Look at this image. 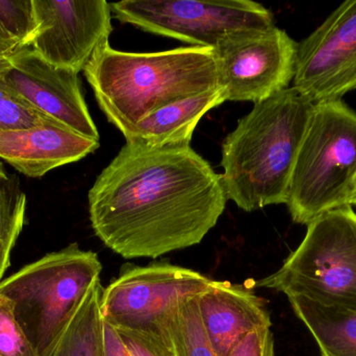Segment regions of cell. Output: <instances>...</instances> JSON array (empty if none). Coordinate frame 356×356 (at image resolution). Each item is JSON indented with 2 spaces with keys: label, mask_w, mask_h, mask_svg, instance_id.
<instances>
[{
  "label": "cell",
  "mask_w": 356,
  "mask_h": 356,
  "mask_svg": "<svg viewBox=\"0 0 356 356\" xmlns=\"http://www.w3.org/2000/svg\"><path fill=\"white\" fill-rule=\"evenodd\" d=\"M26 196L0 165V284L10 252L24 226Z\"/></svg>",
  "instance_id": "19"
},
{
  "label": "cell",
  "mask_w": 356,
  "mask_h": 356,
  "mask_svg": "<svg viewBox=\"0 0 356 356\" xmlns=\"http://www.w3.org/2000/svg\"><path fill=\"white\" fill-rule=\"evenodd\" d=\"M35 31L33 0H0V56L31 47Z\"/></svg>",
  "instance_id": "20"
},
{
  "label": "cell",
  "mask_w": 356,
  "mask_h": 356,
  "mask_svg": "<svg viewBox=\"0 0 356 356\" xmlns=\"http://www.w3.org/2000/svg\"><path fill=\"white\" fill-rule=\"evenodd\" d=\"M104 288L94 282L65 326L49 356H99L102 319L100 301Z\"/></svg>",
  "instance_id": "17"
},
{
  "label": "cell",
  "mask_w": 356,
  "mask_h": 356,
  "mask_svg": "<svg viewBox=\"0 0 356 356\" xmlns=\"http://www.w3.org/2000/svg\"><path fill=\"white\" fill-rule=\"evenodd\" d=\"M295 315L315 339L322 356H356V314L289 297Z\"/></svg>",
  "instance_id": "16"
},
{
  "label": "cell",
  "mask_w": 356,
  "mask_h": 356,
  "mask_svg": "<svg viewBox=\"0 0 356 356\" xmlns=\"http://www.w3.org/2000/svg\"><path fill=\"white\" fill-rule=\"evenodd\" d=\"M255 286L356 314V213L353 207L334 209L314 219L298 248L280 269Z\"/></svg>",
  "instance_id": "6"
},
{
  "label": "cell",
  "mask_w": 356,
  "mask_h": 356,
  "mask_svg": "<svg viewBox=\"0 0 356 356\" xmlns=\"http://www.w3.org/2000/svg\"><path fill=\"white\" fill-rule=\"evenodd\" d=\"M131 356H177L162 323L150 327H115Z\"/></svg>",
  "instance_id": "21"
},
{
  "label": "cell",
  "mask_w": 356,
  "mask_h": 356,
  "mask_svg": "<svg viewBox=\"0 0 356 356\" xmlns=\"http://www.w3.org/2000/svg\"><path fill=\"white\" fill-rule=\"evenodd\" d=\"M111 10L120 22L200 47H215L232 31L274 25L272 13L251 0H124Z\"/></svg>",
  "instance_id": "7"
},
{
  "label": "cell",
  "mask_w": 356,
  "mask_h": 356,
  "mask_svg": "<svg viewBox=\"0 0 356 356\" xmlns=\"http://www.w3.org/2000/svg\"><path fill=\"white\" fill-rule=\"evenodd\" d=\"M297 45L275 25L225 33L213 47L226 102L267 100L290 87Z\"/></svg>",
  "instance_id": "8"
},
{
  "label": "cell",
  "mask_w": 356,
  "mask_h": 356,
  "mask_svg": "<svg viewBox=\"0 0 356 356\" xmlns=\"http://www.w3.org/2000/svg\"><path fill=\"white\" fill-rule=\"evenodd\" d=\"M227 356H274L271 327L259 328L243 336Z\"/></svg>",
  "instance_id": "24"
},
{
  "label": "cell",
  "mask_w": 356,
  "mask_h": 356,
  "mask_svg": "<svg viewBox=\"0 0 356 356\" xmlns=\"http://www.w3.org/2000/svg\"><path fill=\"white\" fill-rule=\"evenodd\" d=\"M102 265L96 253L72 244L26 265L0 284L37 356H49Z\"/></svg>",
  "instance_id": "5"
},
{
  "label": "cell",
  "mask_w": 356,
  "mask_h": 356,
  "mask_svg": "<svg viewBox=\"0 0 356 356\" xmlns=\"http://www.w3.org/2000/svg\"><path fill=\"white\" fill-rule=\"evenodd\" d=\"M54 121L29 106L0 84V131L29 129Z\"/></svg>",
  "instance_id": "22"
},
{
  "label": "cell",
  "mask_w": 356,
  "mask_h": 356,
  "mask_svg": "<svg viewBox=\"0 0 356 356\" xmlns=\"http://www.w3.org/2000/svg\"><path fill=\"white\" fill-rule=\"evenodd\" d=\"M202 274L168 263L129 267L104 288L102 318L114 327H150L211 284Z\"/></svg>",
  "instance_id": "9"
},
{
  "label": "cell",
  "mask_w": 356,
  "mask_h": 356,
  "mask_svg": "<svg viewBox=\"0 0 356 356\" xmlns=\"http://www.w3.org/2000/svg\"><path fill=\"white\" fill-rule=\"evenodd\" d=\"M56 121L29 129L0 131V159L29 178H41L63 165L76 162L99 148Z\"/></svg>",
  "instance_id": "13"
},
{
  "label": "cell",
  "mask_w": 356,
  "mask_h": 356,
  "mask_svg": "<svg viewBox=\"0 0 356 356\" xmlns=\"http://www.w3.org/2000/svg\"><path fill=\"white\" fill-rule=\"evenodd\" d=\"M99 356H131L116 328L104 320L102 324Z\"/></svg>",
  "instance_id": "25"
},
{
  "label": "cell",
  "mask_w": 356,
  "mask_h": 356,
  "mask_svg": "<svg viewBox=\"0 0 356 356\" xmlns=\"http://www.w3.org/2000/svg\"><path fill=\"white\" fill-rule=\"evenodd\" d=\"M197 302L205 332L218 356H227L249 332L272 325L263 299L241 284L211 280L197 296Z\"/></svg>",
  "instance_id": "14"
},
{
  "label": "cell",
  "mask_w": 356,
  "mask_h": 356,
  "mask_svg": "<svg viewBox=\"0 0 356 356\" xmlns=\"http://www.w3.org/2000/svg\"><path fill=\"white\" fill-rule=\"evenodd\" d=\"M97 238L125 259L196 246L217 225L227 196L221 175L190 146L127 142L88 194Z\"/></svg>",
  "instance_id": "1"
},
{
  "label": "cell",
  "mask_w": 356,
  "mask_h": 356,
  "mask_svg": "<svg viewBox=\"0 0 356 356\" xmlns=\"http://www.w3.org/2000/svg\"><path fill=\"white\" fill-rule=\"evenodd\" d=\"M0 84L46 116L99 141L77 73L52 66L27 47L0 56Z\"/></svg>",
  "instance_id": "12"
},
{
  "label": "cell",
  "mask_w": 356,
  "mask_h": 356,
  "mask_svg": "<svg viewBox=\"0 0 356 356\" xmlns=\"http://www.w3.org/2000/svg\"><path fill=\"white\" fill-rule=\"evenodd\" d=\"M293 87L315 104L356 89V0L343 2L298 43Z\"/></svg>",
  "instance_id": "10"
},
{
  "label": "cell",
  "mask_w": 356,
  "mask_h": 356,
  "mask_svg": "<svg viewBox=\"0 0 356 356\" xmlns=\"http://www.w3.org/2000/svg\"><path fill=\"white\" fill-rule=\"evenodd\" d=\"M356 180V112L342 100L318 102L301 142L286 205L309 225L327 211L351 206Z\"/></svg>",
  "instance_id": "4"
},
{
  "label": "cell",
  "mask_w": 356,
  "mask_h": 356,
  "mask_svg": "<svg viewBox=\"0 0 356 356\" xmlns=\"http://www.w3.org/2000/svg\"><path fill=\"white\" fill-rule=\"evenodd\" d=\"M350 205H355L356 206V180L355 184V188H353V196H351Z\"/></svg>",
  "instance_id": "26"
},
{
  "label": "cell",
  "mask_w": 356,
  "mask_h": 356,
  "mask_svg": "<svg viewBox=\"0 0 356 356\" xmlns=\"http://www.w3.org/2000/svg\"><path fill=\"white\" fill-rule=\"evenodd\" d=\"M37 31L31 48L58 68L79 75L113 31L106 0H33Z\"/></svg>",
  "instance_id": "11"
},
{
  "label": "cell",
  "mask_w": 356,
  "mask_h": 356,
  "mask_svg": "<svg viewBox=\"0 0 356 356\" xmlns=\"http://www.w3.org/2000/svg\"><path fill=\"white\" fill-rule=\"evenodd\" d=\"M295 87L257 102L222 144L227 200L253 212L286 204L295 161L315 109Z\"/></svg>",
  "instance_id": "2"
},
{
  "label": "cell",
  "mask_w": 356,
  "mask_h": 356,
  "mask_svg": "<svg viewBox=\"0 0 356 356\" xmlns=\"http://www.w3.org/2000/svg\"><path fill=\"white\" fill-rule=\"evenodd\" d=\"M0 356H37L17 322L10 299L0 295Z\"/></svg>",
  "instance_id": "23"
},
{
  "label": "cell",
  "mask_w": 356,
  "mask_h": 356,
  "mask_svg": "<svg viewBox=\"0 0 356 356\" xmlns=\"http://www.w3.org/2000/svg\"><path fill=\"white\" fill-rule=\"evenodd\" d=\"M226 102L223 89L204 92L149 113L124 134L127 142L150 148L190 146L200 119Z\"/></svg>",
  "instance_id": "15"
},
{
  "label": "cell",
  "mask_w": 356,
  "mask_h": 356,
  "mask_svg": "<svg viewBox=\"0 0 356 356\" xmlns=\"http://www.w3.org/2000/svg\"><path fill=\"white\" fill-rule=\"evenodd\" d=\"M83 75L98 106L123 135L158 109L221 88L213 48L200 46L127 52L106 42Z\"/></svg>",
  "instance_id": "3"
},
{
  "label": "cell",
  "mask_w": 356,
  "mask_h": 356,
  "mask_svg": "<svg viewBox=\"0 0 356 356\" xmlns=\"http://www.w3.org/2000/svg\"><path fill=\"white\" fill-rule=\"evenodd\" d=\"M160 323L166 328L177 356H218L205 332L197 296L180 301Z\"/></svg>",
  "instance_id": "18"
}]
</instances>
